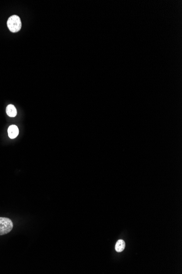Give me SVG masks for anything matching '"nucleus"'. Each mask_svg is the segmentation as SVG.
<instances>
[{
    "instance_id": "2",
    "label": "nucleus",
    "mask_w": 182,
    "mask_h": 274,
    "mask_svg": "<svg viewBox=\"0 0 182 274\" xmlns=\"http://www.w3.org/2000/svg\"><path fill=\"white\" fill-rule=\"evenodd\" d=\"M13 228V223L11 219L6 217H0V235L9 233Z\"/></svg>"
},
{
    "instance_id": "3",
    "label": "nucleus",
    "mask_w": 182,
    "mask_h": 274,
    "mask_svg": "<svg viewBox=\"0 0 182 274\" xmlns=\"http://www.w3.org/2000/svg\"><path fill=\"white\" fill-rule=\"evenodd\" d=\"M8 134L10 139H15L19 135V129L15 125L10 126L8 129Z\"/></svg>"
},
{
    "instance_id": "5",
    "label": "nucleus",
    "mask_w": 182,
    "mask_h": 274,
    "mask_svg": "<svg viewBox=\"0 0 182 274\" xmlns=\"http://www.w3.org/2000/svg\"><path fill=\"white\" fill-rule=\"evenodd\" d=\"M125 244L123 240H119L115 246V249L117 252H121L125 249Z\"/></svg>"
},
{
    "instance_id": "1",
    "label": "nucleus",
    "mask_w": 182,
    "mask_h": 274,
    "mask_svg": "<svg viewBox=\"0 0 182 274\" xmlns=\"http://www.w3.org/2000/svg\"><path fill=\"white\" fill-rule=\"evenodd\" d=\"M7 26L10 31L13 33L19 31L21 29L22 24L20 17L16 15L10 16L7 20Z\"/></svg>"
},
{
    "instance_id": "4",
    "label": "nucleus",
    "mask_w": 182,
    "mask_h": 274,
    "mask_svg": "<svg viewBox=\"0 0 182 274\" xmlns=\"http://www.w3.org/2000/svg\"><path fill=\"white\" fill-rule=\"evenodd\" d=\"M6 113L10 117H15L17 114V110L13 105H9L6 108Z\"/></svg>"
}]
</instances>
